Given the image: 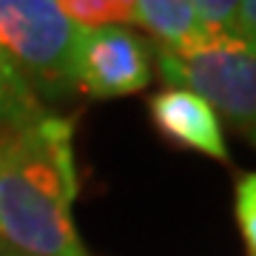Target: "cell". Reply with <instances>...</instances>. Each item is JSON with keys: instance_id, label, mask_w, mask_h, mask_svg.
I'll use <instances>...</instances> for the list:
<instances>
[{"instance_id": "cell-1", "label": "cell", "mask_w": 256, "mask_h": 256, "mask_svg": "<svg viewBox=\"0 0 256 256\" xmlns=\"http://www.w3.org/2000/svg\"><path fill=\"white\" fill-rule=\"evenodd\" d=\"M72 120L46 114L0 131V239L20 256H88L72 205L77 200Z\"/></svg>"}, {"instance_id": "cell-2", "label": "cell", "mask_w": 256, "mask_h": 256, "mask_svg": "<svg viewBox=\"0 0 256 256\" xmlns=\"http://www.w3.org/2000/svg\"><path fill=\"white\" fill-rule=\"evenodd\" d=\"M156 72L230 122L256 128V40L239 32H202L182 46H156Z\"/></svg>"}, {"instance_id": "cell-3", "label": "cell", "mask_w": 256, "mask_h": 256, "mask_svg": "<svg viewBox=\"0 0 256 256\" xmlns=\"http://www.w3.org/2000/svg\"><path fill=\"white\" fill-rule=\"evenodd\" d=\"M80 28L57 0H0V48L14 60L32 88L48 97L74 92V46Z\"/></svg>"}, {"instance_id": "cell-4", "label": "cell", "mask_w": 256, "mask_h": 256, "mask_svg": "<svg viewBox=\"0 0 256 256\" xmlns=\"http://www.w3.org/2000/svg\"><path fill=\"white\" fill-rule=\"evenodd\" d=\"M151 60V46L126 26L80 28L72 63L74 92L97 100L137 94L154 77Z\"/></svg>"}, {"instance_id": "cell-5", "label": "cell", "mask_w": 256, "mask_h": 256, "mask_svg": "<svg viewBox=\"0 0 256 256\" xmlns=\"http://www.w3.org/2000/svg\"><path fill=\"white\" fill-rule=\"evenodd\" d=\"M148 117L156 134L174 148L228 162V142L220 114L185 88H162L148 97Z\"/></svg>"}, {"instance_id": "cell-6", "label": "cell", "mask_w": 256, "mask_h": 256, "mask_svg": "<svg viewBox=\"0 0 256 256\" xmlns=\"http://www.w3.org/2000/svg\"><path fill=\"white\" fill-rule=\"evenodd\" d=\"M134 23L154 37L156 46H182L202 34L194 0H134Z\"/></svg>"}, {"instance_id": "cell-7", "label": "cell", "mask_w": 256, "mask_h": 256, "mask_svg": "<svg viewBox=\"0 0 256 256\" xmlns=\"http://www.w3.org/2000/svg\"><path fill=\"white\" fill-rule=\"evenodd\" d=\"M48 111L32 88V82L23 77L14 60L0 48V126L3 131L26 128L37 120H43Z\"/></svg>"}, {"instance_id": "cell-8", "label": "cell", "mask_w": 256, "mask_h": 256, "mask_svg": "<svg viewBox=\"0 0 256 256\" xmlns=\"http://www.w3.org/2000/svg\"><path fill=\"white\" fill-rule=\"evenodd\" d=\"M57 3L77 28L134 23V0H57Z\"/></svg>"}, {"instance_id": "cell-9", "label": "cell", "mask_w": 256, "mask_h": 256, "mask_svg": "<svg viewBox=\"0 0 256 256\" xmlns=\"http://www.w3.org/2000/svg\"><path fill=\"white\" fill-rule=\"evenodd\" d=\"M234 214H236V225H239L248 256H256V171L239 176Z\"/></svg>"}, {"instance_id": "cell-10", "label": "cell", "mask_w": 256, "mask_h": 256, "mask_svg": "<svg viewBox=\"0 0 256 256\" xmlns=\"http://www.w3.org/2000/svg\"><path fill=\"white\" fill-rule=\"evenodd\" d=\"M202 32H230L242 0H194Z\"/></svg>"}, {"instance_id": "cell-11", "label": "cell", "mask_w": 256, "mask_h": 256, "mask_svg": "<svg viewBox=\"0 0 256 256\" xmlns=\"http://www.w3.org/2000/svg\"><path fill=\"white\" fill-rule=\"evenodd\" d=\"M234 32L256 40V0H242V6L236 12V20H234Z\"/></svg>"}, {"instance_id": "cell-12", "label": "cell", "mask_w": 256, "mask_h": 256, "mask_svg": "<svg viewBox=\"0 0 256 256\" xmlns=\"http://www.w3.org/2000/svg\"><path fill=\"white\" fill-rule=\"evenodd\" d=\"M0 256H20V254H14L12 248H6V245H0Z\"/></svg>"}, {"instance_id": "cell-13", "label": "cell", "mask_w": 256, "mask_h": 256, "mask_svg": "<svg viewBox=\"0 0 256 256\" xmlns=\"http://www.w3.org/2000/svg\"><path fill=\"white\" fill-rule=\"evenodd\" d=\"M250 140H254V146H256V128H250Z\"/></svg>"}]
</instances>
